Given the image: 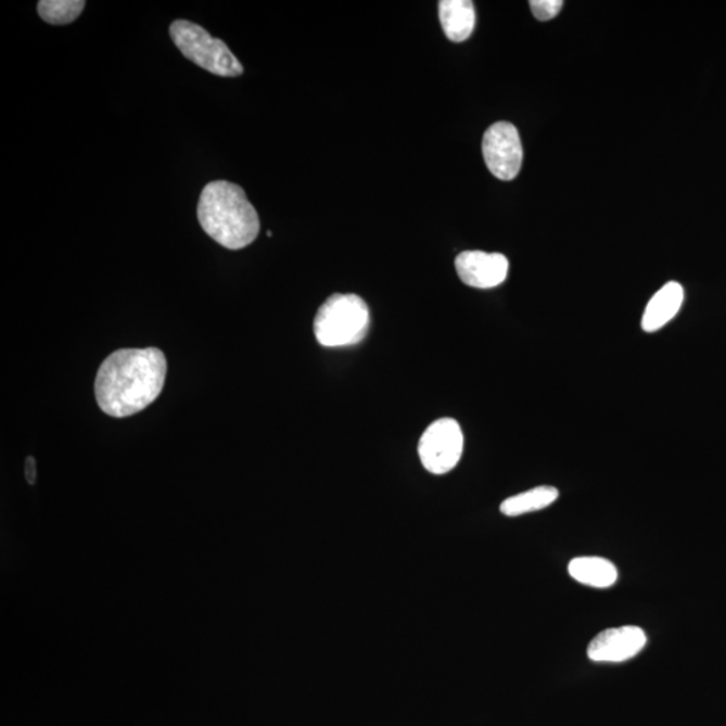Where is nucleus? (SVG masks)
Listing matches in <instances>:
<instances>
[{
    "mask_svg": "<svg viewBox=\"0 0 726 726\" xmlns=\"http://www.w3.org/2000/svg\"><path fill=\"white\" fill-rule=\"evenodd\" d=\"M559 497L560 492L556 487L538 486L505 499L499 509L506 517H520L549 508Z\"/></svg>",
    "mask_w": 726,
    "mask_h": 726,
    "instance_id": "12",
    "label": "nucleus"
},
{
    "mask_svg": "<svg viewBox=\"0 0 726 726\" xmlns=\"http://www.w3.org/2000/svg\"><path fill=\"white\" fill-rule=\"evenodd\" d=\"M438 18L448 39L463 42L474 31L476 15L470 0H442L438 2Z\"/></svg>",
    "mask_w": 726,
    "mask_h": 726,
    "instance_id": "10",
    "label": "nucleus"
},
{
    "mask_svg": "<svg viewBox=\"0 0 726 726\" xmlns=\"http://www.w3.org/2000/svg\"><path fill=\"white\" fill-rule=\"evenodd\" d=\"M25 477L27 483L31 484V486L37 482V461L33 456H29V458L26 459Z\"/></svg>",
    "mask_w": 726,
    "mask_h": 726,
    "instance_id": "15",
    "label": "nucleus"
},
{
    "mask_svg": "<svg viewBox=\"0 0 726 726\" xmlns=\"http://www.w3.org/2000/svg\"><path fill=\"white\" fill-rule=\"evenodd\" d=\"M86 4L84 0H41L37 10L47 24L64 26L75 22Z\"/></svg>",
    "mask_w": 726,
    "mask_h": 726,
    "instance_id": "13",
    "label": "nucleus"
},
{
    "mask_svg": "<svg viewBox=\"0 0 726 726\" xmlns=\"http://www.w3.org/2000/svg\"><path fill=\"white\" fill-rule=\"evenodd\" d=\"M464 437L458 421L438 419L426 428L419 442L421 464L433 475H444L458 466Z\"/></svg>",
    "mask_w": 726,
    "mask_h": 726,
    "instance_id": "5",
    "label": "nucleus"
},
{
    "mask_svg": "<svg viewBox=\"0 0 726 726\" xmlns=\"http://www.w3.org/2000/svg\"><path fill=\"white\" fill-rule=\"evenodd\" d=\"M568 572L577 583L598 589L610 588L617 582L615 564L603 557H576L568 565Z\"/></svg>",
    "mask_w": 726,
    "mask_h": 726,
    "instance_id": "11",
    "label": "nucleus"
},
{
    "mask_svg": "<svg viewBox=\"0 0 726 726\" xmlns=\"http://www.w3.org/2000/svg\"><path fill=\"white\" fill-rule=\"evenodd\" d=\"M199 221L207 235L228 250L251 245L260 232V218L239 184L214 181L202 190Z\"/></svg>",
    "mask_w": 726,
    "mask_h": 726,
    "instance_id": "2",
    "label": "nucleus"
},
{
    "mask_svg": "<svg viewBox=\"0 0 726 726\" xmlns=\"http://www.w3.org/2000/svg\"><path fill=\"white\" fill-rule=\"evenodd\" d=\"M456 272L472 289H495L508 279L509 260L502 253L466 251L455 260Z\"/></svg>",
    "mask_w": 726,
    "mask_h": 726,
    "instance_id": "7",
    "label": "nucleus"
},
{
    "mask_svg": "<svg viewBox=\"0 0 726 726\" xmlns=\"http://www.w3.org/2000/svg\"><path fill=\"white\" fill-rule=\"evenodd\" d=\"M685 300L683 285L677 281H668L647 303L644 317H641V329L646 333H657L674 319L679 313Z\"/></svg>",
    "mask_w": 726,
    "mask_h": 726,
    "instance_id": "9",
    "label": "nucleus"
},
{
    "mask_svg": "<svg viewBox=\"0 0 726 726\" xmlns=\"http://www.w3.org/2000/svg\"><path fill=\"white\" fill-rule=\"evenodd\" d=\"M528 4H531L533 15L538 21L545 22L553 20L560 13L564 2H561V0H532Z\"/></svg>",
    "mask_w": 726,
    "mask_h": 726,
    "instance_id": "14",
    "label": "nucleus"
},
{
    "mask_svg": "<svg viewBox=\"0 0 726 726\" xmlns=\"http://www.w3.org/2000/svg\"><path fill=\"white\" fill-rule=\"evenodd\" d=\"M482 151L489 173L500 181H513L520 174L523 149L514 124L498 122L484 132Z\"/></svg>",
    "mask_w": 726,
    "mask_h": 726,
    "instance_id": "6",
    "label": "nucleus"
},
{
    "mask_svg": "<svg viewBox=\"0 0 726 726\" xmlns=\"http://www.w3.org/2000/svg\"><path fill=\"white\" fill-rule=\"evenodd\" d=\"M167 361L160 348H122L101 364L94 394L101 410L128 418L155 402L165 386Z\"/></svg>",
    "mask_w": 726,
    "mask_h": 726,
    "instance_id": "1",
    "label": "nucleus"
},
{
    "mask_svg": "<svg viewBox=\"0 0 726 726\" xmlns=\"http://www.w3.org/2000/svg\"><path fill=\"white\" fill-rule=\"evenodd\" d=\"M370 330L368 304L354 294H334L319 307L314 334L324 347L358 345Z\"/></svg>",
    "mask_w": 726,
    "mask_h": 726,
    "instance_id": "3",
    "label": "nucleus"
},
{
    "mask_svg": "<svg viewBox=\"0 0 726 726\" xmlns=\"http://www.w3.org/2000/svg\"><path fill=\"white\" fill-rule=\"evenodd\" d=\"M646 644L647 635L640 627L608 628L590 640L587 655L593 662L622 663L638 655Z\"/></svg>",
    "mask_w": 726,
    "mask_h": 726,
    "instance_id": "8",
    "label": "nucleus"
},
{
    "mask_svg": "<svg viewBox=\"0 0 726 726\" xmlns=\"http://www.w3.org/2000/svg\"><path fill=\"white\" fill-rule=\"evenodd\" d=\"M170 36L184 58L202 69L221 77H238L244 73V67L230 52L228 44L213 38L204 27L178 20L170 26Z\"/></svg>",
    "mask_w": 726,
    "mask_h": 726,
    "instance_id": "4",
    "label": "nucleus"
}]
</instances>
